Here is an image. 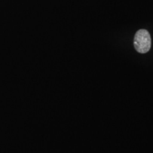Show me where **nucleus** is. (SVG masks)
<instances>
[{"instance_id": "1", "label": "nucleus", "mask_w": 153, "mask_h": 153, "mask_svg": "<svg viewBox=\"0 0 153 153\" xmlns=\"http://www.w3.org/2000/svg\"><path fill=\"white\" fill-rule=\"evenodd\" d=\"M134 46L140 53H146L151 48V38L148 30H139L134 38Z\"/></svg>"}]
</instances>
